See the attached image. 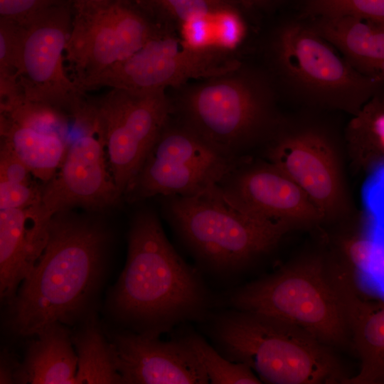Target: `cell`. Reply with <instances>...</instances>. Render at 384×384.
Segmentation results:
<instances>
[{
  "label": "cell",
  "instance_id": "cell-8",
  "mask_svg": "<svg viewBox=\"0 0 384 384\" xmlns=\"http://www.w3.org/2000/svg\"><path fill=\"white\" fill-rule=\"evenodd\" d=\"M241 159L219 155L171 115L123 197L195 196L218 185Z\"/></svg>",
  "mask_w": 384,
  "mask_h": 384
},
{
  "label": "cell",
  "instance_id": "cell-30",
  "mask_svg": "<svg viewBox=\"0 0 384 384\" xmlns=\"http://www.w3.org/2000/svg\"><path fill=\"white\" fill-rule=\"evenodd\" d=\"M0 383H16V376L21 361L9 350L4 349L1 353Z\"/></svg>",
  "mask_w": 384,
  "mask_h": 384
},
{
  "label": "cell",
  "instance_id": "cell-26",
  "mask_svg": "<svg viewBox=\"0 0 384 384\" xmlns=\"http://www.w3.org/2000/svg\"><path fill=\"white\" fill-rule=\"evenodd\" d=\"M348 137L353 144H369L384 151V88L354 115Z\"/></svg>",
  "mask_w": 384,
  "mask_h": 384
},
{
  "label": "cell",
  "instance_id": "cell-32",
  "mask_svg": "<svg viewBox=\"0 0 384 384\" xmlns=\"http://www.w3.org/2000/svg\"><path fill=\"white\" fill-rule=\"evenodd\" d=\"M236 6H240L245 9H254L270 1L271 0H230Z\"/></svg>",
  "mask_w": 384,
  "mask_h": 384
},
{
  "label": "cell",
  "instance_id": "cell-19",
  "mask_svg": "<svg viewBox=\"0 0 384 384\" xmlns=\"http://www.w3.org/2000/svg\"><path fill=\"white\" fill-rule=\"evenodd\" d=\"M314 29L362 75L384 82V23L353 16L312 18Z\"/></svg>",
  "mask_w": 384,
  "mask_h": 384
},
{
  "label": "cell",
  "instance_id": "cell-10",
  "mask_svg": "<svg viewBox=\"0 0 384 384\" xmlns=\"http://www.w3.org/2000/svg\"><path fill=\"white\" fill-rule=\"evenodd\" d=\"M110 169L122 198L172 113L165 89L113 88L92 101Z\"/></svg>",
  "mask_w": 384,
  "mask_h": 384
},
{
  "label": "cell",
  "instance_id": "cell-24",
  "mask_svg": "<svg viewBox=\"0 0 384 384\" xmlns=\"http://www.w3.org/2000/svg\"><path fill=\"white\" fill-rule=\"evenodd\" d=\"M202 365L209 383L214 384L261 383L246 364L230 361L216 351L202 337L191 334L185 336Z\"/></svg>",
  "mask_w": 384,
  "mask_h": 384
},
{
  "label": "cell",
  "instance_id": "cell-21",
  "mask_svg": "<svg viewBox=\"0 0 384 384\" xmlns=\"http://www.w3.org/2000/svg\"><path fill=\"white\" fill-rule=\"evenodd\" d=\"M1 142L5 143L43 184L60 168L68 146L65 136L16 123L0 115Z\"/></svg>",
  "mask_w": 384,
  "mask_h": 384
},
{
  "label": "cell",
  "instance_id": "cell-9",
  "mask_svg": "<svg viewBox=\"0 0 384 384\" xmlns=\"http://www.w3.org/2000/svg\"><path fill=\"white\" fill-rule=\"evenodd\" d=\"M165 31L132 0L73 12L65 60L81 88Z\"/></svg>",
  "mask_w": 384,
  "mask_h": 384
},
{
  "label": "cell",
  "instance_id": "cell-17",
  "mask_svg": "<svg viewBox=\"0 0 384 384\" xmlns=\"http://www.w3.org/2000/svg\"><path fill=\"white\" fill-rule=\"evenodd\" d=\"M328 269L361 360L358 374L342 383L384 384V302L364 297L349 267L334 264Z\"/></svg>",
  "mask_w": 384,
  "mask_h": 384
},
{
  "label": "cell",
  "instance_id": "cell-20",
  "mask_svg": "<svg viewBox=\"0 0 384 384\" xmlns=\"http://www.w3.org/2000/svg\"><path fill=\"white\" fill-rule=\"evenodd\" d=\"M28 343L16 376V383L73 384L78 356L72 334L60 322L49 324Z\"/></svg>",
  "mask_w": 384,
  "mask_h": 384
},
{
  "label": "cell",
  "instance_id": "cell-27",
  "mask_svg": "<svg viewBox=\"0 0 384 384\" xmlns=\"http://www.w3.org/2000/svg\"><path fill=\"white\" fill-rule=\"evenodd\" d=\"M311 18L353 16L384 23V0H306Z\"/></svg>",
  "mask_w": 384,
  "mask_h": 384
},
{
  "label": "cell",
  "instance_id": "cell-22",
  "mask_svg": "<svg viewBox=\"0 0 384 384\" xmlns=\"http://www.w3.org/2000/svg\"><path fill=\"white\" fill-rule=\"evenodd\" d=\"M178 28L183 43L196 50L233 52L246 33L244 21L234 6L193 16Z\"/></svg>",
  "mask_w": 384,
  "mask_h": 384
},
{
  "label": "cell",
  "instance_id": "cell-28",
  "mask_svg": "<svg viewBox=\"0 0 384 384\" xmlns=\"http://www.w3.org/2000/svg\"><path fill=\"white\" fill-rule=\"evenodd\" d=\"M23 31L21 23L0 17V85L18 82L17 72Z\"/></svg>",
  "mask_w": 384,
  "mask_h": 384
},
{
  "label": "cell",
  "instance_id": "cell-4",
  "mask_svg": "<svg viewBox=\"0 0 384 384\" xmlns=\"http://www.w3.org/2000/svg\"><path fill=\"white\" fill-rule=\"evenodd\" d=\"M211 336L224 356L247 365L265 383H336L346 378L328 345L267 316L226 311L214 319Z\"/></svg>",
  "mask_w": 384,
  "mask_h": 384
},
{
  "label": "cell",
  "instance_id": "cell-18",
  "mask_svg": "<svg viewBox=\"0 0 384 384\" xmlns=\"http://www.w3.org/2000/svg\"><path fill=\"white\" fill-rule=\"evenodd\" d=\"M41 203L0 209V296L7 304L29 274L48 240L50 219Z\"/></svg>",
  "mask_w": 384,
  "mask_h": 384
},
{
  "label": "cell",
  "instance_id": "cell-13",
  "mask_svg": "<svg viewBox=\"0 0 384 384\" xmlns=\"http://www.w3.org/2000/svg\"><path fill=\"white\" fill-rule=\"evenodd\" d=\"M241 65L233 52L193 49L165 31L128 58L86 81L81 89L85 92L102 87L132 90L178 88L189 80L220 75Z\"/></svg>",
  "mask_w": 384,
  "mask_h": 384
},
{
  "label": "cell",
  "instance_id": "cell-3",
  "mask_svg": "<svg viewBox=\"0 0 384 384\" xmlns=\"http://www.w3.org/2000/svg\"><path fill=\"white\" fill-rule=\"evenodd\" d=\"M171 101V115L229 159L248 156L282 120L270 82L242 65L188 86Z\"/></svg>",
  "mask_w": 384,
  "mask_h": 384
},
{
  "label": "cell",
  "instance_id": "cell-2",
  "mask_svg": "<svg viewBox=\"0 0 384 384\" xmlns=\"http://www.w3.org/2000/svg\"><path fill=\"white\" fill-rule=\"evenodd\" d=\"M210 301L201 276L167 240L156 215L136 213L126 264L112 294L117 317L134 332L159 336L176 324L203 319Z\"/></svg>",
  "mask_w": 384,
  "mask_h": 384
},
{
  "label": "cell",
  "instance_id": "cell-14",
  "mask_svg": "<svg viewBox=\"0 0 384 384\" xmlns=\"http://www.w3.org/2000/svg\"><path fill=\"white\" fill-rule=\"evenodd\" d=\"M75 122L82 127V134L68 144L60 168L43 184L41 206L49 218L75 207L100 210L122 198L110 169L92 102Z\"/></svg>",
  "mask_w": 384,
  "mask_h": 384
},
{
  "label": "cell",
  "instance_id": "cell-15",
  "mask_svg": "<svg viewBox=\"0 0 384 384\" xmlns=\"http://www.w3.org/2000/svg\"><path fill=\"white\" fill-rule=\"evenodd\" d=\"M218 187L241 210L289 230L311 226L324 218L308 196L290 178L267 161L241 159Z\"/></svg>",
  "mask_w": 384,
  "mask_h": 384
},
{
  "label": "cell",
  "instance_id": "cell-11",
  "mask_svg": "<svg viewBox=\"0 0 384 384\" xmlns=\"http://www.w3.org/2000/svg\"><path fill=\"white\" fill-rule=\"evenodd\" d=\"M264 144L266 161L304 191L324 220L347 214L341 161L328 132L310 124H289L282 119Z\"/></svg>",
  "mask_w": 384,
  "mask_h": 384
},
{
  "label": "cell",
  "instance_id": "cell-25",
  "mask_svg": "<svg viewBox=\"0 0 384 384\" xmlns=\"http://www.w3.org/2000/svg\"><path fill=\"white\" fill-rule=\"evenodd\" d=\"M135 2L156 23L167 30L174 24L178 26L193 16L236 6L230 0H136Z\"/></svg>",
  "mask_w": 384,
  "mask_h": 384
},
{
  "label": "cell",
  "instance_id": "cell-7",
  "mask_svg": "<svg viewBox=\"0 0 384 384\" xmlns=\"http://www.w3.org/2000/svg\"><path fill=\"white\" fill-rule=\"evenodd\" d=\"M275 69L297 96L313 104L356 114L384 82L357 71L311 23L281 26L272 44Z\"/></svg>",
  "mask_w": 384,
  "mask_h": 384
},
{
  "label": "cell",
  "instance_id": "cell-1",
  "mask_svg": "<svg viewBox=\"0 0 384 384\" xmlns=\"http://www.w3.org/2000/svg\"><path fill=\"white\" fill-rule=\"evenodd\" d=\"M109 235L99 221L59 212L50 219L46 245L8 304V326L21 336L80 318L102 276Z\"/></svg>",
  "mask_w": 384,
  "mask_h": 384
},
{
  "label": "cell",
  "instance_id": "cell-23",
  "mask_svg": "<svg viewBox=\"0 0 384 384\" xmlns=\"http://www.w3.org/2000/svg\"><path fill=\"white\" fill-rule=\"evenodd\" d=\"M72 338L78 356L75 384L122 383L113 348L95 316L87 317Z\"/></svg>",
  "mask_w": 384,
  "mask_h": 384
},
{
  "label": "cell",
  "instance_id": "cell-12",
  "mask_svg": "<svg viewBox=\"0 0 384 384\" xmlns=\"http://www.w3.org/2000/svg\"><path fill=\"white\" fill-rule=\"evenodd\" d=\"M73 17L67 1L21 23L24 31L17 72L26 98L53 106L72 117L87 101L85 92L68 75L64 64Z\"/></svg>",
  "mask_w": 384,
  "mask_h": 384
},
{
  "label": "cell",
  "instance_id": "cell-31",
  "mask_svg": "<svg viewBox=\"0 0 384 384\" xmlns=\"http://www.w3.org/2000/svg\"><path fill=\"white\" fill-rule=\"evenodd\" d=\"M70 3L73 12L81 11L110 3L128 1V0H68Z\"/></svg>",
  "mask_w": 384,
  "mask_h": 384
},
{
  "label": "cell",
  "instance_id": "cell-6",
  "mask_svg": "<svg viewBox=\"0 0 384 384\" xmlns=\"http://www.w3.org/2000/svg\"><path fill=\"white\" fill-rule=\"evenodd\" d=\"M228 304L298 327L326 345L345 341L348 326L328 269L318 257L290 264L232 291Z\"/></svg>",
  "mask_w": 384,
  "mask_h": 384
},
{
  "label": "cell",
  "instance_id": "cell-29",
  "mask_svg": "<svg viewBox=\"0 0 384 384\" xmlns=\"http://www.w3.org/2000/svg\"><path fill=\"white\" fill-rule=\"evenodd\" d=\"M68 0H0V17L23 23L35 15Z\"/></svg>",
  "mask_w": 384,
  "mask_h": 384
},
{
  "label": "cell",
  "instance_id": "cell-5",
  "mask_svg": "<svg viewBox=\"0 0 384 384\" xmlns=\"http://www.w3.org/2000/svg\"><path fill=\"white\" fill-rule=\"evenodd\" d=\"M165 198L170 223L197 259L215 273L242 270L290 230L236 207L217 185L195 196Z\"/></svg>",
  "mask_w": 384,
  "mask_h": 384
},
{
  "label": "cell",
  "instance_id": "cell-16",
  "mask_svg": "<svg viewBox=\"0 0 384 384\" xmlns=\"http://www.w3.org/2000/svg\"><path fill=\"white\" fill-rule=\"evenodd\" d=\"M117 368L127 384H204L208 378L185 337L120 331L110 336Z\"/></svg>",
  "mask_w": 384,
  "mask_h": 384
}]
</instances>
